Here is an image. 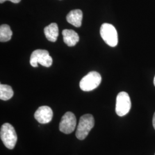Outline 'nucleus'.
<instances>
[{
    "label": "nucleus",
    "instance_id": "15",
    "mask_svg": "<svg viewBox=\"0 0 155 155\" xmlns=\"http://www.w3.org/2000/svg\"><path fill=\"white\" fill-rule=\"evenodd\" d=\"M152 122H153V127H154L155 129V113H154L153 117V121H152Z\"/></svg>",
    "mask_w": 155,
    "mask_h": 155
},
{
    "label": "nucleus",
    "instance_id": "5",
    "mask_svg": "<svg viewBox=\"0 0 155 155\" xmlns=\"http://www.w3.org/2000/svg\"><path fill=\"white\" fill-rule=\"evenodd\" d=\"M101 80L102 78L98 72H90L80 81V88L84 91H92L100 85Z\"/></svg>",
    "mask_w": 155,
    "mask_h": 155
},
{
    "label": "nucleus",
    "instance_id": "4",
    "mask_svg": "<svg viewBox=\"0 0 155 155\" xmlns=\"http://www.w3.org/2000/svg\"><path fill=\"white\" fill-rule=\"evenodd\" d=\"M38 63L43 66L49 67L52 64V58L48 51L45 50H35L30 58V64L33 67H36Z\"/></svg>",
    "mask_w": 155,
    "mask_h": 155
},
{
    "label": "nucleus",
    "instance_id": "8",
    "mask_svg": "<svg viewBox=\"0 0 155 155\" xmlns=\"http://www.w3.org/2000/svg\"><path fill=\"white\" fill-rule=\"evenodd\" d=\"M35 118L40 124H47L51 121L53 117V111L47 106H40L34 114Z\"/></svg>",
    "mask_w": 155,
    "mask_h": 155
},
{
    "label": "nucleus",
    "instance_id": "7",
    "mask_svg": "<svg viewBox=\"0 0 155 155\" xmlns=\"http://www.w3.org/2000/svg\"><path fill=\"white\" fill-rule=\"evenodd\" d=\"M77 119L74 114L71 112H67L61 118L59 124L60 131L65 134H70L75 129Z\"/></svg>",
    "mask_w": 155,
    "mask_h": 155
},
{
    "label": "nucleus",
    "instance_id": "2",
    "mask_svg": "<svg viewBox=\"0 0 155 155\" xmlns=\"http://www.w3.org/2000/svg\"><path fill=\"white\" fill-rule=\"evenodd\" d=\"M94 118L91 114H84L80 118L77 129L76 137L81 140H83L87 136L89 132L94 126Z\"/></svg>",
    "mask_w": 155,
    "mask_h": 155
},
{
    "label": "nucleus",
    "instance_id": "3",
    "mask_svg": "<svg viewBox=\"0 0 155 155\" xmlns=\"http://www.w3.org/2000/svg\"><path fill=\"white\" fill-rule=\"evenodd\" d=\"M100 34L106 43L111 47H116L118 44V34L116 29L110 24H103L100 29Z\"/></svg>",
    "mask_w": 155,
    "mask_h": 155
},
{
    "label": "nucleus",
    "instance_id": "17",
    "mask_svg": "<svg viewBox=\"0 0 155 155\" xmlns=\"http://www.w3.org/2000/svg\"></svg>",
    "mask_w": 155,
    "mask_h": 155
},
{
    "label": "nucleus",
    "instance_id": "11",
    "mask_svg": "<svg viewBox=\"0 0 155 155\" xmlns=\"http://www.w3.org/2000/svg\"><path fill=\"white\" fill-rule=\"evenodd\" d=\"M47 39L51 42H55L59 36V28L56 23H51L44 29Z\"/></svg>",
    "mask_w": 155,
    "mask_h": 155
},
{
    "label": "nucleus",
    "instance_id": "9",
    "mask_svg": "<svg viewBox=\"0 0 155 155\" xmlns=\"http://www.w3.org/2000/svg\"><path fill=\"white\" fill-rule=\"evenodd\" d=\"M62 35L64 42L69 47L75 45L79 40L78 33L72 29H64Z\"/></svg>",
    "mask_w": 155,
    "mask_h": 155
},
{
    "label": "nucleus",
    "instance_id": "10",
    "mask_svg": "<svg viewBox=\"0 0 155 155\" xmlns=\"http://www.w3.org/2000/svg\"><path fill=\"white\" fill-rule=\"evenodd\" d=\"M82 18V12L79 9H75L70 12L66 16L68 22L76 27H80L81 26Z\"/></svg>",
    "mask_w": 155,
    "mask_h": 155
},
{
    "label": "nucleus",
    "instance_id": "16",
    "mask_svg": "<svg viewBox=\"0 0 155 155\" xmlns=\"http://www.w3.org/2000/svg\"><path fill=\"white\" fill-rule=\"evenodd\" d=\"M153 83H154V85H155V78H154V81H153Z\"/></svg>",
    "mask_w": 155,
    "mask_h": 155
},
{
    "label": "nucleus",
    "instance_id": "12",
    "mask_svg": "<svg viewBox=\"0 0 155 155\" xmlns=\"http://www.w3.org/2000/svg\"><path fill=\"white\" fill-rule=\"evenodd\" d=\"M13 91L10 86L0 84V99L3 101L10 100L13 96Z\"/></svg>",
    "mask_w": 155,
    "mask_h": 155
},
{
    "label": "nucleus",
    "instance_id": "13",
    "mask_svg": "<svg viewBox=\"0 0 155 155\" xmlns=\"http://www.w3.org/2000/svg\"><path fill=\"white\" fill-rule=\"evenodd\" d=\"M12 36V31L8 25L4 24L0 27V41L6 42L10 40Z\"/></svg>",
    "mask_w": 155,
    "mask_h": 155
},
{
    "label": "nucleus",
    "instance_id": "1",
    "mask_svg": "<svg viewBox=\"0 0 155 155\" xmlns=\"http://www.w3.org/2000/svg\"><path fill=\"white\" fill-rule=\"evenodd\" d=\"M0 136L7 148L12 150L15 148L17 141V136L15 128L10 124L5 123L2 125Z\"/></svg>",
    "mask_w": 155,
    "mask_h": 155
},
{
    "label": "nucleus",
    "instance_id": "6",
    "mask_svg": "<svg viewBox=\"0 0 155 155\" xmlns=\"http://www.w3.org/2000/svg\"><path fill=\"white\" fill-rule=\"evenodd\" d=\"M131 108L130 98L127 93L122 91L117 95L116 105V112L119 116H125Z\"/></svg>",
    "mask_w": 155,
    "mask_h": 155
},
{
    "label": "nucleus",
    "instance_id": "14",
    "mask_svg": "<svg viewBox=\"0 0 155 155\" xmlns=\"http://www.w3.org/2000/svg\"><path fill=\"white\" fill-rule=\"evenodd\" d=\"M6 1H11V2H13V3H15V4L19 3L21 1V0H0V3L2 4L4 2Z\"/></svg>",
    "mask_w": 155,
    "mask_h": 155
}]
</instances>
